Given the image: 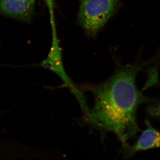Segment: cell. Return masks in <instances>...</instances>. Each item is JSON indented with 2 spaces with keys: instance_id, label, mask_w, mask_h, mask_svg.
<instances>
[{
  "instance_id": "4",
  "label": "cell",
  "mask_w": 160,
  "mask_h": 160,
  "mask_svg": "<svg viewBox=\"0 0 160 160\" xmlns=\"http://www.w3.org/2000/svg\"><path fill=\"white\" fill-rule=\"evenodd\" d=\"M37 0H0V14L29 23L35 14Z\"/></svg>"
},
{
  "instance_id": "6",
  "label": "cell",
  "mask_w": 160,
  "mask_h": 160,
  "mask_svg": "<svg viewBox=\"0 0 160 160\" xmlns=\"http://www.w3.org/2000/svg\"><path fill=\"white\" fill-rule=\"evenodd\" d=\"M146 113L151 117L160 118V100L148 106L146 109Z\"/></svg>"
},
{
  "instance_id": "3",
  "label": "cell",
  "mask_w": 160,
  "mask_h": 160,
  "mask_svg": "<svg viewBox=\"0 0 160 160\" xmlns=\"http://www.w3.org/2000/svg\"><path fill=\"white\" fill-rule=\"evenodd\" d=\"M62 53L59 44L57 32L52 33V43L48 56L42 62L41 66L53 71L58 76L63 82L71 89L72 92L78 100L80 106L86 105L82 93L75 87L66 74L62 61Z\"/></svg>"
},
{
  "instance_id": "2",
  "label": "cell",
  "mask_w": 160,
  "mask_h": 160,
  "mask_svg": "<svg viewBox=\"0 0 160 160\" xmlns=\"http://www.w3.org/2000/svg\"><path fill=\"white\" fill-rule=\"evenodd\" d=\"M120 0H80L78 21L87 35L94 37L117 12Z\"/></svg>"
},
{
  "instance_id": "5",
  "label": "cell",
  "mask_w": 160,
  "mask_h": 160,
  "mask_svg": "<svg viewBox=\"0 0 160 160\" xmlns=\"http://www.w3.org/2000/svg\"><path fill=\"white\" fill-rule=\"evenodd\" d=\"M146 129L132 146L123 149L124 156L129 158L138 152L160 147V131L152 127L148 119L145 121Z\"/></svg>"
},
{
  "instance_id": "8",
  "label": "cell",
  "mask_w": 160,
  "mask_h": 160,
  "mask_svg": "<svg viewBox=\"0 0 160 160\" xmlns=\"http://www.w3.org/2000/svg\"><path fill=\"white\" fill-rule=\"evenodd\" d=\"M0 113H1V112H0Z\"/></svg>"
},
{
  "instance_id": "7",
  "label": "cell",
  "mask_w": 160,
  "mask_h": 160,
  "mask_svg": "<svg viewBox=\"0 0 160 160\" xmlns=\"http://www.w3.org/2000/svg\"><path fill=\"white\" fill-rule=\"evenodd\" d=\"M49 9L51 27L55 26L54 15V0H45Z\"/></svg>"
},
{
  "instance_id": "1",
  "label": "cell",
  "mask_w": 160,
  "mask_h": 160,
  "mask_svg": "<svg viewBox=\"0 0 160 160\" xmlns=\"http://www.w3.org/2000/svg\"><path fill=\"white\" fill-rule=\"evenodd\" d=\"M159 61L158 52L149 60L120 66L106 81L89 89L94 95V105L86 117L88 121L100 130L115 134L122 149L140 130L137 117L138 107L156 102L138 89L137 75L148 65Z\"/></svg>"
}]
</instances>
